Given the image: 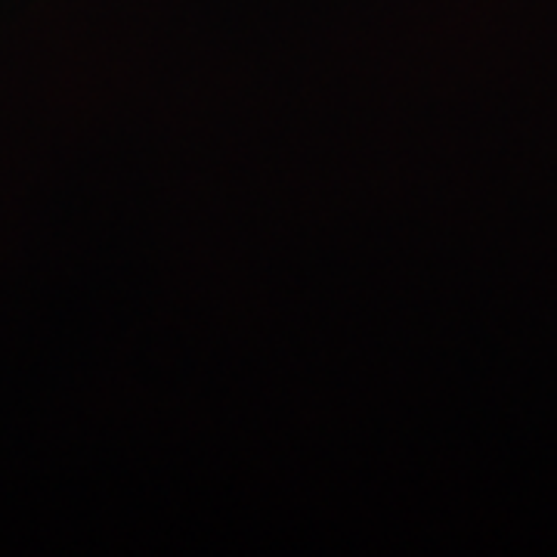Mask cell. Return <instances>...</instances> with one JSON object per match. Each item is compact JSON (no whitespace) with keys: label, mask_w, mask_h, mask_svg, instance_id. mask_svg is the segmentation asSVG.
<instances>
[]
</instances>
